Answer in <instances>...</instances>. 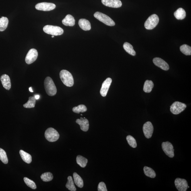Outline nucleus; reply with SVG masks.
Wrapping results in <instances>:
<instances>
[{
  "instance_id": "obj_39",
  "label": "nucleus",
  "mask_w": 191,
  "mask_h": 191,
  "mask_svg": "<svg viewBox=\"0 0 191 191\" xmlns=\"http://www.w3.org/2000/svg\"><path fill=\"white\" fill-rule=\"evenodd\" d=\"M51 37H52V38H54V36H51Z\"/></svg>"
},
{
  "instance_id": "obj_30",
  "label": "nucleus",
  "mask_w": 191,
  "mask_h": 191,
  "mask_svg": "<svg viewBox=\"0 0 191 191\" xmlns=\"http://www.w3.org/2000/svg\"><path fill=\"white\" fill-rule=\"evenodd\" d=\"M180 51L186 55H191V47L186 44L183 45L180 48Z\"/></svg>"
},
{
  "instance_id": "obj_34",
  "label": "nucleus",
  "mask_w": 191,
  "mask_h": 191,
  "mask_svg": "<svg viewBox=\"0 0 191 191\" xmlns=\"http://www.w3.org/2000/svg\"><path fill=\"white\" fill-rule=\"evenodd\" d=\"M126 140L128 142L131 147L133 148H136L137 147V142L135 138L130 135H128L126 137Z\"/></svg>"
},
{
  "instance_id": "obj_20",
  "label": "nucleus",
  "mask_w": 191,
  "mask_h": 191,
  "mask_svg": "<svg viewBox=\"0 0 191 191\" xmlns=\"http://www.w3.org/2000/svg\"><path fill=\"white\" fill-rule=\"evenodd\" d=\"M19 153L22 159L24 162L28 164L31 163L32 158L31 155L22 150L20 151Z\"/></svg>"
},
{
  "instance_id": "obj_33",
  "label": "nucleus",
  "mask_w": 191,
  "mask_h": 191,
  "mask_svg": "<svg viewBox=\"0 0 191 191\" xmlns=\"http://www.w3.org/2000/svg\"><path fill=\"white\" fill-rule=\"evenodd\" d=\"M0 160L4 164H7L8 163V160L7 158L6 153L1 148H0Z\"/></svg>"
},
{
  "instance_id": "obj_10",
  "label": "nucleus",
  "mask_w": 191,
  "mask_h": 191,
  "mask_svg": "<svg viewBox=\"0 0 191 191\" xmlns=\"http://www.w3.org/2000/svg\"><path fill=\"white\" fill-rule=\"evenodd\" d=\"M38 56V53L37 50L34 49L30 50L26 57V63L28 64L33 63L36 61Z\"/></svg>"
},
{
  "instance_id": "obj_2",
  "label": "nucleus",
  "mask_w": 191,
  "mask_h": 191,
  "mask_svg": "<svg viewBox=\"0 0 191 191\" xmlns=\"http://www.w3.org/2000/svg\"><path fill=\"white\" fill-rule=\"evenodd\" d=\"M59 76L64 85L69 87L73 85L74 81L73 76L68 71L62 70L59 73Z\"/></svg>"
},
{
  "instance_id": "obj_27",
  "label": "nucleus",
  "mask_w": 191,
  "mask_h": 191,
  "mask_svg": "<svg viewBox=\"0 0 191 191\" xmlns=\"http://www.w3.org/2000/svg\"><path fill=\"white\" fill-rule=\"evenodd\" d=\"M144 172L145 175L148 177L154 178L156 176L155 171L152 168L147 167H145L143 168Z\"/></svg>"
},
{
  "instance_id": "obj_38",
  "label": "nucleus",
  "mask_w": 191,
  "mask_h": 191,
  "mask_svg": "<svg viewBox=\"0 0 191 191\" xmlns=\"http://www.w3.org/2000/svg\"><path fill=\"white\" fill-rule=\"evenodd\" d=\"M29 91L31 92H33V90H32V87H30L29 88Z\"/></svg>"
},
{
  "instance_id": "obj_7",
  "label": "nucleus",
  "mask_w": 191,
  "mask_h": 191,
  "mask_svg": "<svg viewBox=\"0 0 191 191\" xmlns=\"http://www.w3.org/2000/svg\"><path fill=\"white\" fill-rule=\"evenodd\" d=\"M186 107L185 104L180 102H175L170 106V111L174 115H177L182 112Z\"/></svg>"
},
{
  "instance_id": "obj_15",
  "label": "nucleus",
  "mask_w": 191,
  "mask_h": 191,
  "mask_svg": "<svg viewBox=\"0 0 191 191\" xmlns=\"http://www.w3.org/2000/svg\"><path fill=\"white\" fill-rule=\"evenodd\" d=\"M102 2L106 7L113 8H119L122 5L120 0H102Z\"/></svg>"
},
{
  "instance_id": "obj_8",
  "label": "nucleus",
  "mask_w": 191,
  "mask_h": 191,
  "mask_svg": "<svg viewBox=\"0 0 191 191\" xmlns=\"http://www.w3.org/2000/svg\"><path fill=\"white\" fill-rule=\"evenodd\" d=\"M162 148L165 154L170 158L174 157V149L173 147L169 142H163L162 144Z\"/></svg>"
},
{
  "instance_id": "obj_9",
  "label": "nucleus",
  "mask_w": 191,
  "mask_h": 191,
  "mask_svg": "<svg viewBox=\"0 0 191 191\" xmlns=\"http://www.w3.org/2000/svg\"><path fill=\"white\" fill-rule=\"evenodd\" d=\"M56 7V5L53 3L43 2L37 4L35 7L36 9L39 11H50L55 9Z\"/></svg>"
},
{
  "instance_id": "obj_40",
  "label": "nucleus",
  "mask_w": 191,
  "mask_h": 191,
  "mask_svg": "<svg viewBox=\"0 0 191 191\" xmlns=\"http://www.w3.org/2000/svg\"><path fill=\"white\" fill-rule=\"evenodd\" d=\"M81 115L83 116V115H82V114H81Z\"/></svg>"
},
{
  "instance_id": "obj_28",
  "label": "nucleus",
  "mask_w": 191,
  "mask_h": 191,
  "mask_svg": "<svg viewBox=\"0 0 191 191\" xmlns=\"http://www.w3.org/2000/svg\"><path fill=\"white\" fill-rule=\"evenodd\" d=\"M9 23L8 19L2 17L0 19V31H3L7 28Z\"/></svg>"
},
{
  "instance_id": "obj_3",
  "label": "nucleus",
  "mask_w": 191,
  "mask_h": 191,
  "mask_svg": "<svg viewBox=\"0 0 191 191\" xmlns=\"http://www.w3.org/2000/svg\"><path fill=\"white\" fill-rule=\"evenodd\" d=\"M43 31L46 33L53 36H60L63 34L64 31L60 27L52 25H46L43 28Z\"/></svg>"
},
{
  "instance_id": "obj_35",
  "label": "nucleus",
  "mask_w": 191,
  "mask_h": 191,
  "mask_svg": "<svg viewBox=\"0 0 191 191\" xmlns=\"http://www.w3.org/2000/svg\"><path fill=\"white\" fill-rule=\"evenodd\" d=\"M24 181L26 184L28 186L33 189H36L37 188L36 183L33 180H30L27 177L24 178Z\"/></svg>"
},
{
  "instance_id": "obj_32",
  "label": "nucleus",
  "mask_w": 191,
  "mask_h": 191,
  "mask_svg": "<svg viewBox=\"0 0 191 191\" xmlns=\"http://www.w3.org/2000/svg\"><path fill=\"white\" fill-rule=\"evenodd\" d=\"M87 111L86 106L84 105H79L75 106L73 108V111L76 113L79 114L80 113H84Z\"/></svg>"
},
{
  "instance_id": "obj_1",
  "label": "nucleus",
  "mask_w": 191,
  "mask_h": 191,
  "mask_svg": "<svg viewBox=\"0 0 191 191\" xmlns=\"http://www.w3.org/2000/svg\"><path fill=\"white\" fill-rule=\"evenodd\" d=\"M44 85L46 93L49 96H53L57 93V89L52 79L48 76L46 78L44 82Z\"/></svg>"
},
{
  "instance_id": "obj_11",
  "label": "nucleus",
  "mask_w": 191,
  "mask_h": 191,
  "mask_svg": "<svg viewBox=\"0 0 191 191\" xmlns=\"http://www.w3.org/2000/svg\"><path fill=\"white\" fill-rule=\"evenodd\" d=\"M143 130L146 138L149 139L152 137L154 131L152 123L150 121L145 123L143 126Z\"/></svg>"
},
{
  "instance_id": "obj_21",
  "label": "nucleus",
  "mask_w": 191,
  "mask_h": 191,
  "mask_svg": "<svg viewBox=\"0 0 191 191\" xmlns=\"http://www.w3.org/2000/svg\"><path fill=\"white\" fill-rule=\"evenodd\" d=\"M73 176L74 182L77 186L80 188H82L84 186V182L80 176L76 172L74 173Z\"/></svg>"
},
{
  "instance_id": "obj_31",
  "label": "nucleus",
  "mask_w": 191,
  "mask_h": 191,
  "mask_svg": "<svg viewBox=\"0 0 191 191\" xmlns=\"http://www.w3.org/2000/svg\"><path fill=\"white\" fill-rule=\"evenodd\" d=\"M41 179L44 182H48L53 180V176L52 173L50 172H46L42 174L41 176Z\"/></svg>"
},
{
  "instance_id": "obj_6",
  "label": "nucleus",
  "mask_w": 191,
  "mask_h": 191,
  "mask_svg": "<svg viewBox=\"0 0 191 191\" xmlns=\"http://www.w3.org/2000/svg\"><path fill=\"white\" fill-rule=\"evenodd\" d=\"M45 136L46 139L50 142H54L58 140L59 137V134L55 129L52 128L46 130Z\"/></svg>"
},
{
  "instance_id": "obj_12",
  "label": "nucleus",
  "mask_w": 191,
  "mask_h": 191,
  "mask_svg": "<svg viewBox=\"0 0 191 191\" xmlns=\"http://www.w3.org/2000/svg\"><path fill=\"white\" fill-rule=\"evenodd\" d=\"M175 186L178 191L187 190L188 185L187 181L185 180L177 178L175 180Z\"/></svg>"
},
{
  "instance_id": "obj_24",
  "label": "nucleus",
  "mask_w": 191,
  "mask_h": 191,
  "mask_svg": "<svg viewBox=\"0 0 191 191\" xmlns=\"http://www.w3.org/2000/svg\"><path fill=\"white\" fill-rule=\"evenodd\" d=\"M154 83L151 80H147L145 82L143 87V91L146 93H150L154 87Z\"/></svg>"
},
{
  "instance_id": "obj_16",
  "label": "nucleus",
  "mask_w": 191,
  "mask_h": 191,
  "mask_svg": "<svg viewBox=\"0 0 191 191\" xmlns=\"http://www.w3.org/2000/svg\"><path fill=\"white\" fill-rule=\"evenodd\" d=\"M1 80L3 87L7 90H10L11 88V83L9 76L7 74H3L1 76Z\"/></svg>"
},
{
  "instance_id": "obj_4",
  "label": "nucleus",
  "mask_w": 191,
  "mask_h": 191,
  "mask_svg": "<svg viewBox=\"0 0 191 191\" xmlns=\"http://www.w3.org/2000/svg\"><path fill=\"white\" fill-rule=\"evenodd\" d=\"M94 16L98 20L108 26H113L115 25V22L113 20L105 14L97 12L94 14Z\"/></svg>"
},
{
  "instance_id": "obj_37",
  "label": "nucleus",
  "mask_w": 191,
  "mask_h": 191,
  "mask_svg": "<svg viewBox=\"0 0 191 191\" xmlns=\"http://www.w3.org/2000/svg\"><path fill=\"white\" fill-rule=\"evenodd\" d=\"M34 97L36 99V100H38L40 98V96L39 95H37L35 96Z\"/></svg>"
},
{
  "instance_id": "obj_26",
  "label": "nucleus",
  "mask_w": 191,
  "mask_h": 191,
  "mask_svg": "<svg viewBox=\"0 0 191 191\" xmlns=\"http://www.w3.org/2000/svg\"><path fill=\"white\" fill-rule=\"evenodd\" d=\"M36 99L34 96H30L29 98V100L27 102L24 104V106L27 108H34L36 103Z\"/></svg>"
},
{
  "instance_id": "obj_17",
  "label": "nucleus",
  "mask_w": 191,
  "mask_h": 191,
  "mask_svg": "<svg viewBox=\"0 0 191 191\" xmlns=\"http://www.w3.org/2000/svg\"><path fill=\"white\" fill-rule=\"evenodd\" d=\"M80 119H77L76 121V123L80 126V129L84 132L87 131L89 129V124L87 119L81 117Z\"/></svg>"
},
{
  "instance_id": "obj_25",
  "label": "nucleus",
  "mask_w": 191,
  "mask_h": 191,
  "mask_svg": "<svg viewBox=\"0 0 191 191\" xmlns=\"http://www.w3.org/2000/svg\"><path fill=\"white\" fill-rule=\"evenodd\" d=\"M76 163L81 167L84 168L86 167L88 160L83 156L79 155L76 157Z\"/></svg>"
},
{
  "instance_id": "obj_5",
  "label": "nucleus",
  "mask_w": 191,
  "mask_h": 191,
  "mask_svg": "<svg viewBox=\"0 0 191 191\" xmlns=\"http://www.w3.org/2000/svg\"><path fill=\"white\" fill-rule=\"evenodd\" d=\"M159 19L157 15L153 14L148 17L145 22V27L146 29L152 30L157 26L159 22Z\"/></svg>"
},
{
  "instance_id": "obj_29",
  "label": "nucleus",
  "mask_w": 191,
  "mask_h": 191,
  "mask_svg": "<svg viewBox=\"0 0 191 191\" xmlns=\"http://www.w3.org/2000/svg\"><path fill=\"white\" fill-rule=\"evenodd\" d=\"M66 187L70 191H76V188L74 185V182L72 177L71 176H69L68 177V181L66 185Z\"/></svg>"
},
{
  "instance_id": "obj_13",
  "label": "nucleus",
  "mask_w": 191,
  "mask_h": 191,
  "mask_svg": "<svg viewBox=\"0 0 191 191\" xmlns=\"http://www.w3.org/2000/svg\"><path fill=\"white\" fill-rule=\"evenodd\" d=\"M112 82V79L108 78L104 81L102 86L100 93L101 95L103 97H105L107 95L109 88Z\"/></svg>"
},
{
  "instance_id": "obj_36",
  "label": "nucleus",
  "mask_w": 191,
  "mask_h": 191,
  "mask_svg": "<svg viewBox=\"0 0 191 191\" xmlns=\"http://www.w3.org/2000/svg\"><path fill=\"white\" fill-rule=\"evenodd\" d=\"M98 191H107L106 184L103 182H101L99 183L98 187Z\"/></svg>"
},
{
  "instance_id": "obj_14",
  "label": "nucleus",
  "mask_w": 191,
  "mask_h": 191,
  "mask_svg": "<svg viewBox=\"0 0 191 191\" xmlns=\"http://www.w3.org/2000/svg\"><path fill=\"white\" fill-rule=\"evenodd\" d=\"M153 62L155 65L164 71H168L169 69V66L167 62L162 59L156 58L153 59Z\"/></svg>"
},
{
  "instance_id": "obj_23",
  "label": "nucleus",
  "mask_w": 191,
  "mask_h": 191,
  "mask_svg": "<svg viewBox=\"0 0 191 191\" xmlns=\"http://www.w3.org/2000/svg\"><path fill=\"white\" fill-rule=\"evenodd\" d=\"M123 48L125 51L131 55L133 56L136 55V52L134 50L133 46L129 43L125 42L123 45Z\"/></svg>"
},
{
  "instance_id": "obj_22",
  "label": "nucleus",
  "mask_w": 191,
  "mask_h": 191,
  "mask_svg": "<svg viewBox=\"0 0 191 191\" xmlns=\"http://www.w3.org/2000/svg\"><path fill=\"white\" fill-rule=\"evenodd\" d=\"M174 15L177 19L182 20L185 18L186 14L184 9L182 8H180L174 12Z\"/></svg>"
},
{
  "instance_id": "obj_19",
  "label": "nucleus",
  "mask_w": 191,
  "mask_h": 191,
  "mask_svg": "<svg viewBox=\"0 0 191 191\" xmlns=\"http://www.w3.org/2000/svg\"><path fill=\"white\" fill-rule=\"evenodd\" d=\"M63 24L67 26H73L75 24V20L71 15H67L62 21Z\"/></svg>"
},
{
  "instance_id": "obj_18",
  "label": "nucleus",
  "mask_w": 191,
  "mask_h": 191,
  "mask_svg": "<svg viewBox=\"0 0 191 191\" xmlns=\"http://www.w3.org/2000/svg\"><path fill=\"white\" fill-rule=\"evenodd\" d=\"M78 24L80 28L84 31H89L91 29V26L90 22L88 20L81 19L79 20Z\"/></svg>"
}]
</instances>
